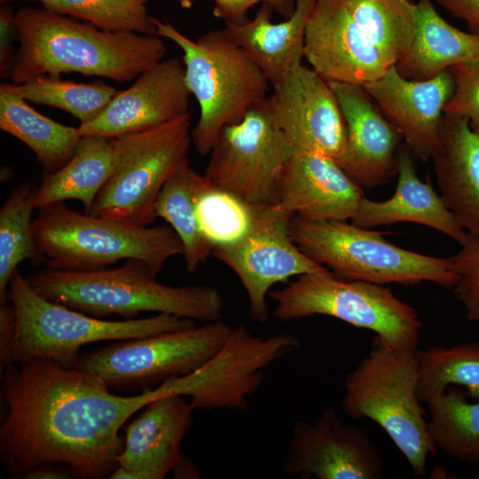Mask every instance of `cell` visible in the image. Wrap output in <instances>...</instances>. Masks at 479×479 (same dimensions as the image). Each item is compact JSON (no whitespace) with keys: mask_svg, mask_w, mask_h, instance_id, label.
Here are the masks:
<instances>
[{"mask_svg":"<svg viewBox=\"0 0 479 479\" xmlns=\"http://www.w3.org/2000/svg\"><path fill=\"white\" fill-rule=\"evenodd\" d=\"M466 397L464 391L447 388L428 403V431L436 448L446 455L479 463V402Z\"/></svg>","mask_w":479,"mask_h":479,"instance_id":"cell-30","label":"cell"},{"mask_svg":"<svg viewBox=\"0 0 479 479\" xmlns=\"http://www.w3.org/2000/svg\"><path fill=\"white\" fill-rule=\"evenodd\" d=\"M431 159L445 205L467 233L479 235V136L466 119L444 114Z\"/></svg>","mask_w":479,"mask_h":479,"instance_id":"cell-22","label":"cell"},{"mask_svg":"<svg viewBox=\"0 0 479 479\" xmlns=\"http://www.w3.org/2000/svg\"><path fill=\"white\" fill-rule=\"evenodd\" d=\"M10 89L27 102L57 107L71 114L80 123L97 118L118 90L102 82L83 83L43 75Z\"/></svg>","mask_w":479,"mask_h":479,"instance_id":"cell-33","label":"cell"},{"mask_svg":"<svg viewBox=\"0 0 479 479\" xmlns=\"http://www.w3.org/2000/svg\"><path fill=\"white\" fill-rule=\"evenodd\" d=\"M364 197L363 188L335 160L294 151L271 207L278 213L308 221H348L356 216Z\"/></svg>","mask_w":479,"mask_h":479,"instance_id":"cell-20","label":"cell"},{"mask_svg":"<svg viewBox=\"0 0 479 479\" xmlns=\"http://www.w3.org/2000/svg\"><path fill=\"white\" fill-rule=\"evenodd\" d=\"M1 4H8V0H0Z\"/></svg>","mask_w":479,"mask_h":479,"instance_id":"cell-45","label":"cell"},{"mask_svg":"<svg viewBox=\"0 0 479 479\" xmlns=\"http://www.w3.org/2000/svg\"><path fill=\"white\" fill-rule=\"evenodd\" d=\"M455 88L444 113L461 117L479 136V63L451 67Z\"/></svg>","mask_w":479,"mask_h":479,"instance_id":"cell-37","label":"cell"},{"mask_svg":"<svg viewBox=\"0 0 479 479\" xmlns=\"http://www.w3.org/2000/svg\"><path fill=\"white\" fill-rule=\"evenodd\" d=\"M417 349H373L347 374L342 408L354 418H368L388 434L414 475L426 476L427 459L435 454L424 410L417 397Z\"/></svg>","mask_w":479,"mask_h":479,"instance_id":"cell-8","label":"cell"},{"mask_svg":"<svg viewBox=\"0 0 479 479\" xmlns=\"http://www.w3.org/2000/svg\"><path fill=\"white\" fill-rule=\"evenodd\" d=\"M269 107L274 126L294 151L337 160L346 139V122L329 82L301 65L272 87Z\"/></svg>","mask_w":479,"mask_h":479,"instance_id":"cell-15","label":"cell"},{"mask_svg":"<svg viewBox=\"0 0 479 479\" xmlns=\"http://www.w3.org/2000/svg\"><path fill=\"white\" fill-rule=\"evenodd\" d=\"M155 277L145 263L130 259L117 268L93 271L47 268L27 279L44 298L98 318L157 312L204 323L221 320L224 302L216 288L171 287Z\"/></svg>","mask_w":479,"mask_h":479,"instance_id":"cell-3","label":"cell"},{"mask_svg":"<svg viewBox=\"0 0 479 479\" xmlns=\"http://www.w3.org/2000/svg\"><path fill=\"white\" fill-rule=\"evenodd\" d=\"M316 1L296 0L293 14L279 23L271 21L272 8L263 3L252 20L224 23L223 30L273 87L302 65L307 23Z\"/></svg>","mask_w":479,"mask_h":479,"instance_id":"cell-23","label":"cell"},{"mask_svg":"<svg viewBox=\"0 0 479 479\" xmlns=\"http://www.w3.org/2000/svg\"><path fill=\"white\" fill-rule=\"evenodd\" d=\"M16 317L8 301L0 306V373L12 364L11 352L15 335Z\"/></svg>","mask_w":479,"mask_h":479,"instance_id":"cell-39","label":"cell"},{"mask_svg":"<svg viewBox=\"0 0 479 479\" xmlns=\"http://www.w3.org/2000/svg\"><path fill=\"white\" fill-rule=\"evenodd\" d=\"M1 374L0 460L10 477L61 464L82 478L110 475L137 412L166 396L161 385L120 396L93 373L47 358L12 363Z\"/></svg>","mask_w":479,"mask_h":479,"instance_id":"cell-1","label":"cell"},{"mask_svg":"<svg viewBox=\"0 0 479 479\" xmlns=\"http://www.w3.org/2000/svg\"><path fill=\"white\" fill-rule=\"evenodd\" d=\"M362 86L415 154L422 160L432 158L440 144L444 110L455 88L450 69L416 81L404 78L393 65L383 76Z\"/></svg>","mask_w":479,"mask_h":479,"instance_id":"cell-21","label":"cell"},{"mask_svg":"<svg viewBox=\"0 0 479 479\" xmlns=\"http://www.w3.org/2000/svg\"><path fill=\"white\" fill-rule=\"evenodd\" d=\"M397 185L395 193L388 200L375 201L362 200L351 223L372 229L400 222H412L433 228L462 245L467 232L459 225L429 183L416 175L412 157L405 152L398 153Z\"/></svg>","mask_w":479,"mask_h":479,"instance_id":"cell-24","label":"cell"},{"mask_svg":"<svg viewBox=\"0 0 479 479\" xmlns=\"http://www.w3.org/2000/svg\"><path fill=\"white\" fill-rule=\"evenodd\" d=\"M38 2L53 10L108 31L156 35L157 29L146 9V0H8Z\"/></svg>","mask_w":479,"mask_h":479,"instance_id":"cell-35","label":"cell"},{"mask_svg":"<svg viewBox=\"0 0 479 479\" xmlns=\"http://www.w3.org/2000/svg\"><path fill=\"white\" fill-rule=\"evenodd\" d=\"M195 0H178L180 5L184 8H190Z\"/></svg>","mask_w":479,"mask_h":479,"instance_id":"cell-44","label":"cell"},{"mask_svg":"<svg viewBox=\"0 0 479 479\" xmlns=\"http://www.w3.org/2000/svg\"><path fill=\"white\" fill-rule=\"evenodd\" d=\"M210 184L186 161L168 178L155 203L156 216L164 219L179 237L185 267L190 272L195 271L212 253V246L201 234L196 216L197 200Z\"/></svg>","mask_w":479,"mask_h":479,"instance_id":"cell-28","label":"cell"},{"mask_svg":"<svg viewBox=\"0 0 479 479\" xmlns=\"http://www.w3.org/2000/svg\"><path fill=\"white\" fill-rule=\"evenodd\" d=\"M347 128L339 166L363 189L386 184L397 173L403 136L362 85L328 82Z\"/></svg>","mask_w":479,"mask_h":479,"instance_id":"cell-19","label":"cell"},{"mask_svg":"<svg viewBox=\"0 0 479 479\" xmlns=\"http://www.w3.org/2000/svg\"><path fill=\"white\" fill-rule=\"evenodd\" d=\"M16 38L15 12L7 4L0 8V74L10 77L15 53L12 42Z\"/></svg>","mask_w":479,"mask_h":479,"instance_id":"cell-38","label":"cell"},{"mask_svg":"<svg viewBox=\"0 0 479 479\" xmlns=\"http://www.w3.org/2000/svg\"><path fill=\"white\" fill-rule=\"evenodd\" d=\"M38 210L33 222L35 241L51 269L93 271L136 259L157 275L169 258L184 253L179 237L168 225L130 226L78 213L64 202Z\"/></svg>","mask_w":479,"mask_h":479,"instance_id":"cell-5","label":"cell"},{"mask_svg":"<svg viewBox=\"0 0 479 479\" xmlns=\"http://www.w3.org/2000/svg\"><path fill=\"white\" fill-rule=\"evenodd\" d=\"M66 466L61 464H47L32 471L26 479L68 478Z\"/></svg>","mask_w":479,"mask_h":479,"instance_id":"cell-42","label":"cell"},{"mask_svg":"<svg viewBox=\"0 0 479 479\" xmlns=\"http://www.w3.org/2000/svg\"><path fill=\"white\" fill-rule=\"evenodd\" d=\"M451 15L464 20L479 33V0H436Z\"/></svg>","mask_w":479,"mask_h":479,"instance_id":"cell-41","label":"cell"},{"mask_svg":"<svg viewBox=\"0 0 479 479\" xmlns=\"http://www.w3.org/2000/svg\"><path fill=\"white\" fill-rule=\"evenodd\" d=\"M261 207L210 184L197 200L199 228L212 249L232 245L249 232Z\"/></svg>","mask_w":479,"mask_h":479,"instance_id":"cell-34","label":"cell"},{"mask_svg":"<svg viewBox=\"0 0 479 479\" xmlns=\"http://www.w3.org/2000/svg\"><path fill=\"white\" fill-rule=\"evenodd\" d=\"M271 0H214L213 15L224 23L244 24L249 20L247 12L260 2L270 4Z\"/></svg>","mask_w":479,"mask_h":479,"instance_id":"cell-40","label":"cell"},{"mask_svg":"<svg viewBox=\"0 0 479 479\" xmlns=\"http://www.w3.org/2000/svg\"><path fill=\"white\" fill-rule=\"evenodd\" d=\"M412 43L396 65L405 79L428 80L459 64L479 63V33L461 31L443 19L431 0H418Z\"/></svg>","mask_w":479,"mask_h":479,"instance_id":"cell-25","label":"cell"},{"mask_svg":"<svg viewBox=\"0 0 479 479\" xmlns=\"http://www.w3.org/2000/svg\"><path fill=\"white\" fill-rule=\"evenodd\" d=\"M191 116L113 138L112 170L90 214L130 226L151 225L162 186L189 161Z\"/></svg>","mask_w":479,"mask_h":479,"instance_id":"cell-10","label":"cell"},{"mask_svg":"<svg viewBox=\"0 0 479 479\" xmlns=\"http://www.w3.org/2000/svg\"><path fill=\"white\" fill-rule=\"evenodd\" d=\"M417 358L416 393L420 403H429L451 385L464 386L479 399V342L417 349Z\"/></svg>","mask_w":479,"mask_h":479,"instance_id":"cell-31","label":"cell"},{"mask_svg":"<svg viewBox=\"0 0 479 479\" xmlns=\"http://www.w3.org/2000/svg\"><path fill=\"white\" fill-rule=\"evenodd\" d=\"M232 328L218 320L116 341L81 354L75 366L98 375L110 389L143 392L201 366L223 347Z\"/></svg>","mask_w":479,"mask_h":479,"instance_id":"cell-11","label":"cell"},{"mask_svg":"<svg viewBox=\"0 0 479 479\" xmlns=\"http://www.w3.org/2000/svg\"><path fill=\"white\" fill-rule=\"evenodd\" d=\"M16 317L11 362L47 358L74 366L84 345L141 338L187 328L194 320L158 313L143 318L105 320L44 298L17 269L7 290Z\"/></svg>","mask_w":479,"mask_h":479,"instance_id":"cell-6","label":"cell"},{"mask_svg":"<svg viewBox=\"0 0 479 479\" xmlns=\"http://www.w3.org/2000/svg\"><path fill=\"white\" fill-rule=\"evenodd\" d=\"M288 230L295 245L337 277L374 284L411 286L423 281L453 289L459 277L449 258L422 255L397 247L385 232L347 221H308L291 216Z\"/></svg>","mask_w":479,"mask_h":479,"instance_id":"cell-7","label":"cell"},{"mask_svg":"<svg viewBox=\"0 0 479 479\" xmlns=\"http://www.w3.org/2000/svg\"><path fill=\"white\" fill-rule=\"evenodd\" d=\"M268 98L221 130L204 173L215 186L255 206L275 203L284 168L294 152L274 126Z\"/></svg>","mask_w":479,"mask_h":479,"instance_id":"cell-12","label":"cell"},{"mask_svg":"<svg viewBox=\"0 0 479 479\" xmlns=\"http://www.w3.org/2000/svg\"><path fill=\"white\" fill-rule=\"evenodd\" d=\"M269 296L278 320L329 316L373 331V344L417 349L422 328L417 311L382 285L343 279L326 269L300 275Z\"/></svg>","mask_w":479,"mask_h":479,"instance_id":"cell-9","label":"cell"},{"mask_svg":"<svg viewBox=\"0 0 479 479\" xmlns=\"http://www.w3.org/2000/svg\"><path fill=\"white\" fill-rule=\"evenodd\" d=\"M0 129L33 151L43 175L61 168L82 137L77 127L57 122L35 111L10 89L8 82L0 85Z\"/></svg>","mask_w":479,"mask_h":479,"instance_id":"cell-27","label":"cell"},{"mask_svg":"<svg viewBox=\"0 0 479 479\" xmlns=\"http://www.w3.org/2000/svg\"><path fill=\"white\" fill-rule=\"evenodd\" d=\"M295 4L296 0H271L269 4L274 12L287 19L293 14Z\"/></svg>","mask_w":479,"mask_h":479,"instance_id":"cell-43","label":"cell"},{"mask_svg":"<svg viewBox=\"0 0 479 479\" xmlns=\"http://www.w3.org/2000/svg\"><path fill=\"white\" fill-rule=\"evenodd\" d=\"M357 24L389 65L408 52L417 30L416 3L411 0H342Z\"/></svg>","mask_w":479,"mask_h":479,"instance_id":"cell-29","label":"cell"},{"mask_svg":"<svg viewBox=\"0 0 479 479\" xmlns=\"http://www.w3.org/2000/svg\"><path fill=\"white\" fill-rule=\"evenodd\" d=\"M194 409L184 396L166 395L147 404L127 425L111 479H163L171 472L192 475L181 452Z\"/></svg>","mask_w":479,"mask_h":479,"instance_id":"cell-16","label":"cell"},{"mask_svg":"<svg viewBox=\"0 0 479 479\" xmlns=\"http://www.w3.org/2000/svg\"><path fill=\"white\" fill-rule=\"evenodd\" d=\"M289 219L271 205L262 206L244 238L232 245L212 249L211 255L240 280L249 302V317L259 323L268 320L267 296L273 285L327 269L295 245L288 230Z\"/></svg>","mask_w":479,"mask_h":479,"instance_id":"cell-13","label":"cell"},{"mask_svg":"<svg viewBox=\"0 0 479 479\" xmlns=\"http://www.w3.org/2000/svg\"><path fill=\"white\" fill-rule=\"evenodd\" d=\"M304 58L327 82L364 85L390 67L342 0H317L310 15Z\"/></svg>","mask_w":479,"mask_h":479,"instance_id":"cell-18","label":"cell"},{"mask_svg":"<svg viewBox=\"0 0 479 479\" xmlns=\"http://www.w3.org/2000/svg\"><path fill=\"white\" fill-rule=\"evenodd\" d=\"M15 28L19 48L9 77L12 84L65 73L127 82L167 52L157 35L104 30L43 6L16 11Z\"/></svg>","mask_w":479,"mask_h":479,"instance_id":"cell-2","label":"cell"},{"mask_svg":"<svg viewBox=\"0 0 479 479\" xmlns=\"http://www.w3.org/2000/svg\"><path fill=\"white\" fill-rule=\"evenodd\" d=\"M156 35L183 51L185 82L200 106L192 143L200 156L209 154L221 130L240 121L266 100L271 84L248 55L221 30L192 40L169 21L153 17Z\"/></svg>","mask_w":479,"mask_h":479,"instance_id":"cell-4","label":"cell"},{"mask_svg":"<svg viewBox=\"0 0 479 479\" xmlns=\"http://www.w3.org/2000/svg\"><path fill=\"white\" fill-rule=\"evenodd\" d=\"M33 183L12 190L0 208V302H8L10 279L20 263L42 260L34 232Z\"/></svg>","mask_w":479,"mask_h":479,"instance_id":"cell-32","label":"cell"},{"mask_svg":"<svg viewBox=\"0 0 479 479\" xmlns=\"http://www.w3.org/2000/svg\"><path fill=\"white\" fill-rule=\"evenodd\" d=\"M191 96L183 61L163 59L119 90L97 118L77 128L82 137L108 138L144 130L192 113Z\"/></svg>","mask_w":479,"mask_h":479,"instance_id":"cell-17","label":"cell"},{"mask_svg":"<svg viewBox=\"0 0 479 479\" xmlns=\"http://www.w3.org/2000/svg\"><path fill=\"white\" fill-rule=\"evenodd\" d=\"M113 155V138L82 137L74 154L61 168L43 175L32 196L35 209L76 200L82 203L83 213L90 214L111 173Z\"/></svg>","mask_w":479,"mask_h":479,"instance_id":"cell-26","label":"cell"},{"mask_svg":"<svg viewBox=\"0 0 479 479\" xmlns=\"http://www.w3.org/2000/svg\"><path fill=\"white\" fill-rule=\"evenodd\" d=\"M460 250L450 257L459 279L453 287L470 321L479 323V235L467 233Z\"/></svg>","mask_w":479,"mask_h":479,"instance_id":"cell-36","label":"cell"},{"mask_svg":"<svg viewBox=\"0 0 479 479\" xmlns=\"http://www.w3.org/2000/svg\"><path fill=\"white\" fill-rule=\"evenodd\" d=\"M283 471L302 478L379 479L383 461L366 432L345 424L327 406L315 422L294 425Z\"/></svg>","mask_w":479,"mask_h":479,"instance_id":"cell-14","label":"cell"}]
</instances>
